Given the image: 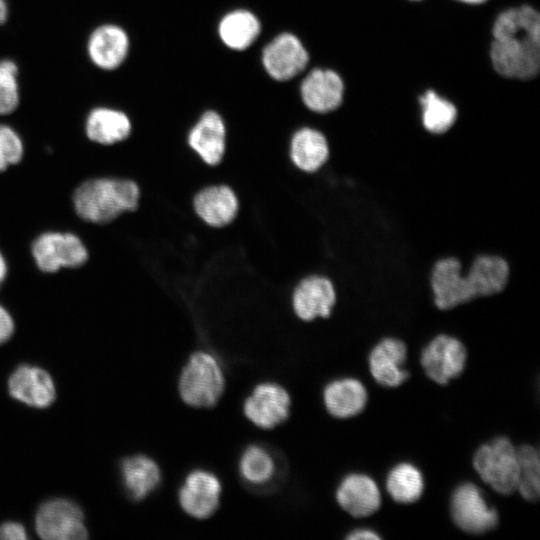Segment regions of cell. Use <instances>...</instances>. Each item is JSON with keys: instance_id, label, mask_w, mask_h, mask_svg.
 I'll use <instances>...</instances> for the list:
<instances>
[{"instance_id": "6da1fadb", "label": "cell", "mask_w": 540, "mask_h": 540, "mask_svg": "<svg viewBox=\"0 0 540 540\" xmlns=\"http://www.w3.org/2000/svg\"><path fill=\"white\" fill-rule=\"evenodd\" d=\"M490 60L509 79L529 80L540 68V15L530 5L508 8L492 26Z\"/></svg>"}, {"instance_id": "7a4b0ae2", "label": "cell", "mask_w": 540, "mask_h": 540, "mask_svg": "<svg viewBox=\"0 0 540 540\" xmlns=\"http://www.w3.org/2000/svg\"><path fill=\"white\" fill-rule=\"evenodd\" d=\"M140 191L132 180L98 178L83 182L75 190L73 204L84 220L104 224L138 207Z\"/></svg>"}, {"instance_id": "3957f363", "label": "cell", "mask_w": 540, "mask_h": 540, "mask_svg": "<svg viewBox=\"0 0 540 540\" xmlns=\"http://www.w3.org/2000/svg\"><path fill=\"white\" fill-rule=\"evenodd\" d=\"M225 379L217 359L204 351L190 356L179 378V394L189 406L207 408L215 405L224 391Z\"/></svg>"}, {"instance_id": "277c9868", "label": "cell", "mask_w": 540, "mask_h": 540, "mask_svg": "<svg viewBox=\"0 0 540 540\" xmlns=\"http://www.w3.org/2000/svg\"><path fill=\"white\" fill-rule=\"evenodd\" d=\"M473 466L480 478L496 492L509 495L517 490V450L506 437H497L478 448Z\"/></svg>"}, {"instance_id": "5b68a950", "label": "cell", "mask_w": 540, "mask_h": 540, "mask_svg": "<svg viewBox=\"0 0 540 540\" xmlns=\"http://www.w3.org/2000/svg\"><path fill=\"white\" fill-rule=\"evenodd\" d=\"M429 281L433 302L440 310L454 309L476 299L463 273L461 260L457 257L447 256L436 260Z\"/></svg>"}, {"instance_id": "8992f818", "label": "cell", "mask_w": 540, "mask_h": 540, "mask_svg": "<svg viewBox=\"0 0 540 540\" xmlns=\"http://www.w3.org/2000/svg\"><path fill=\"white\" fill-rule=\"evenodd\" d=\"M35 527L45 540H81L88 536L82 510L67 499H54L41 505Z\"/></svg>"}, {"instance_id": "52a82bcc", "label": "cell", "mask_w": 540, "mask_h": 540, "mask_svg": "<svg viewBox=\"0 0 540 540\" xmlns=\"http://www.w3.org/2000/svg\"><path fill=\"white\" fill-rule=\"evenodd\" d=\"M32 255L38 268L49 273L61 267H80L88 258L87 249L76 235L60 232H47L36 238Z\"/></svg>"}, {"instance_id": "ba28073f", "label": "cell", "mask_w": 540, "mask_h": 540, "mask_svg": "<svg viewBox=\"0 0 540 540\" xmlns=\"http://www.w3.org/2000/svg\"><path fill=\"white\" fill-rule=\"evenodd\" d=\"M450 508L454 523L467 533H485L498 523L497 511L473 483H463L454 490Z\"/></svg>"}, {"instance_id": "9c48e42d", "label": "cell", "mask_w": 540, "mask_h": 540, "mask_svg": "<svg viewBox=\"0 0 540 540\" xmlns=\"http://www.w3.org/2000/svg\"><path fill=\"white\" fill-rule=\"evenodd\" d=\"M466 358V348L459 339L439 334L422 350L421 364L430 379L446 385L462 373Z\"/></svg>"}, {"instance_id": "30bf717a", "label": "cell", "mask_w": 540, "mask_h": 540, "mask_svg": "<svg viewBox=\"0 0 540 540\" xmlns=\"http://www.w3.org/2000/svg\"><path fill=\"white\" fill-rule=\"evenodd\" d=\"M291 399L287 390L275 382L258 384L245 399L246 418L261 429H272L289 416Z\"/></svg>"}, {"instance_id": "8fae6325", "label": "cell", "mask_w": 540, "mask_h": 540, "mask_svg": "<svg viewBox=\"0 0 540 540\" xmlns=\"http://www.w3.org/2000/svg\"><path fill=\"white\" fill-rule=\"evenodd\" d=\"M221 483L216 475L206 470L190 472L178 493L183 511L196 519H206L218 509Z\"/></svg>"}, {"instance_id": "7c38bea8", "label": "cell", "mask_w": 540, "mask_h": 540, "mask_svg": "<svg viewBox=\"0 0 540 540\" xmlns=\"http://www.w3.org/2000/svg\"><path fill=\"white\" fill-rule=\"evenodd\" d=\"M309 55L302 42L291 33L275 37L263 50L262 62L275 80L286 81L305 69Z\"/></svg>"}, {"instance_id": "4fadbf2b", "label": "cell", "mask_w": 540, "mask_h": 540, "mask_svg": "<svg viewBox=\"0 0 540 540\" xmlns=\"http://www.w3.org/2000/svg\"><path fill=\"white\" fill-rule=\"evenodd\" d=\"M129 44V37L122 27L106 23L97 26L90 33L86 50L93 65L110 71L117 69L125 61Z\"/></svg>"}, {"instance_id": "5bb4252c", "label": "cell", "mask_w": 540, "mask_h": 540, "mask_svg": "<svg viewBox=\"0 0 540 540\" xmlns=\"http://www.w3.org/2000/svg\"><path fill=\"white\" fill-rule=\"evenodd\" d=\"M336 303V290L330 279L313 275L303 279L293 293V309L303 321L327 318Z\"/></svg>"}, {"instance_id": "9a60e30c", "label": "cell", "mask_w": 540, "mask_h": 540, "mask_svg": "<svg viewBox=\"0 0 540 540\" xmlns=\"http://www.w3.org/2000/svg\"><path fill=\"white\" fill-rule=\"evenodd\" d=\"M8 390L16 400L36 408L50 406L56 397L55 385L49 373L30 365H21L11 374Z\"/></svg>"}, {"instance_id": "2e32d148", "label": "cell", "mask_w": 540, "mask_h": 540, "mask_svg": "<svg viewBox=\"0 0 540 540\" xmlns=\"http://www.w3.org/2000/svg\"><path fill=\"white\" fill-rule=\"evenodd\" d=\"M344 96V82L331 69H314L301 84V97L307 108L317 113L337 109Z\"/></svg>"}, {"instance_id": "e0dca14e", "label": "cell", "mask_w": 540, "mask_h": 540, "mask_svg": "<svg viewBox=\"0 0 540 540\" xmlns=\"http://www.w3.org/2000/svg\"><path fill=\"white\" fill-rule=\"evenodd\" d=\"M407 356L405 343L397 338L386 337L380 340L369 355L371 375L382 386L397 387L408 378L403 368Z\"/></svg>"}, {"instance_id": "ac0fdd59", "label": "cell", "mask_w": 540, "mask_h": 540, "mask_svg": "<svg viewBox=\"0 0 540 540\" xmlns=\"http://www.w3.org/2000/svg\"><path fill=\"white\" fill-rule=\"evenodd\" d=\"M336 499L341 508L354 517H366L381 505V494L375 481L364 474H350L338 486Z\"/></svg>"}, {"instance_id": "d6986e66", "label": "cell", "mask_w": 540, "mask_h": 540, "mask_svg": "<svg viewBox=\"0 0 540 540\" xmlns=\"http://www.w3.org/2000/svg\"><path fill=\"white\" fill-rule=\"evenodd\" d=\"M508 261L495 254H480L474 258L466 273L476 298L502 293L510 279Z\"/></svg>"}, {"instance_id": "ffe728a7", "label": "cell", "mask_w": 540, "mask_h": 540, "mask_svg": "<svg viewBox=\"0 0 540 540\" xmlns=\"http://www.w3.org/2000/svg\"><path fill=\"white\" fill-rule=\"evenodd\" d=\"M225 139V125L221 116L207 111L191 129L188 143L206 164L217 165L224 155Z\"/></svg>"}, {"instance_id": "44dd1931", "label": "cell", "mask_w": 540, "mask_h": 540, "mask_svg": "<svg viewBox=\"0 0 540 540\" xmlns=\"http://www.w3.org/2000/svg\"><path fill=\"white\" fill-rule=\"evenodd\" d=\"M365 386L357 379L342 378L331 381L323 392L327 411L336 418H349L363 411L367 403Z\"/></svg>"}, {"instance_id": "7402d4cb", "label": "cell", "mask_w": 540, "mask_h": 540, "mask_svg": "<svg viewBox=\"0 0 540 540\" xmlns=\"http://www.w3.org/2000/svg\"><path fill=\"white\" fill-rule=\"evenodd\" d=\"M198 216L213 227H223L236 216L238 200L233 190L224 185L201 190L194 198Z\"/></svg>"}, {"instance_id": "603a6c76", "label": "cell", "mask_w": 540, "mask_h": 540, "mask_svg": "<svg viewBox=\"0 0 540 540\" xmlns=\"http://www.w3.org/2000/svg\"><path fill=\"white\" fill-rule=\"evenodd\" d=\"M131 121L122 111L110 107L92 109L85 122L87 137L96 143L111 145L126 139L131 133Z\"/></svg>"}, {"instance_id": "cb8c5ba5", "label": "cell", "mask_w": 540, "mask_h": 540, "mask_svg": "<svg viewBox=\"0 0 540 540\" xmlns=\"http://www.w3.org/2000/svg\"><path fill=\"white\" fill-rule=\"evenodd\" d=\"M125 490L134 500H143L159 485L161 472L157 463L144 455L126 458L121 464Z\"/></svg>"}, {"instance_id": "d4e9b609", "label": "cell", "mask_w": 540, "mask_h": 540, "mask_svg": "<svg viewBox=\"0 0 540 540\" xmlns=\"http://www.w3.org/2000/svg\"><path fill=\"white\" fill-rule=\"evenodd\" d=\"M329 154V144L320 131L305 127L294 134L290 155L293 163L302 171H317L326 163Z\"/></svg>"}, {"instance_id": "484cf974", "label": "cell", "mask_w": 540, "mask_h": 540, "mask_svg": "<svg viewBox=\"0 0 540 540\" xmlns=\"http://www.w3.org/2000/svg\"><path fill=\"white\" fill-rule=\"evenodd\" d=\"M421 122L424 129L434 135L448 132L455 124L458 110L449 99L428 89L419 97Z\"/></svg>"}, {"instance_id": "4316f807", "label": "cell", "mask_w": 540, "mask_h": 540, "mask_svg": "<svg viewBox=\"0 0 540 540\" xmlns=\"http://www.w3.org/2000/svg\"><path fill=\"white\" fill-rule=\"evenodd\" d=\"M218 30L222 42L227 47L244 50L258 37L260 23L253 13L236 10L222 18Z\"/></svg>"}, {"instance_id": "83f0119b", "label": "cell", "mask_w": 540, "mask_h": 540, "mask_svg": "<svg viewBox=\"0 0 540 540\" xmlns=\"http://www.w3.org/2000/svg\"><path fill=\"white\" fill-rule=\"evenodd\" d=\"M386 488L396 502L412 503L421 497L424 479L417 467L410 463H400L390 470Z\"/></svg>"}, {"instance_id": "f1b7e54d", "label": "cell", "mask_w": 540, "mask_h": 540, "mask_svg": "<svg viewBox=\"0 0 540 540\" xmlns=\"http://www.w3.org/2000/svg\"><path fill=\"white\" fill-rule=\"evenodd\" d=\"M275 468L271 454L258 445L247 447L239 460L241 477L252 485H263L269 482L274 476Z\"/></svg>"}, {"instance_id": "f546056e", "label": "cell", "mask_w": 540, "mask_h": 540, "mask_svg": "<svg viewBox=\"0 0 540 540\" xmlns=\"http://www.w3.org/2000/svg\"><path fill=\"white\" fill-rule=\"evenodd\" d=\"M519 478L517 490L527 501H537L540 493V460L538 450L522 445L517 450Z\"/></svg>"}, {"instance_id": "4dcf8cb0", "label": "cell", "mask_w": 540, "mask_h": 540, "mask_svg": "<svg viewBox=\"0 0 540 540\" xmlns=\"http://www.w3.org/2000/svg\"><path fill=\"white\" fill-rule=\"evenodd\" d=\"M19 70L15 61L0 60V115L14 112L20 103Z\"/></svg>"}, {"instance_id": "1f68e13d", "label": "cell", "mask_w": 540, "mask_h": 540, "mask_svg": "<svg viewBox=\"0 0 540 540\" xmlns=\"http://www.w3.org/2000/svg\"><path fill=\"white\" fill-rule=\"evenodd\" d=\"M23 155V143L18 133L10 126L0 124V171L18 163Z\"/></svg>"}, {"instance_id": "d6a6232c", "label": "cell", "mask_w": 540, "mask_h": 540, "mask_svg": "<svg viewBox=\"0 0 540 540\" xmlns=\"http://www.w3.org/2000/svg\"><path fill=\"white\" fill-rule=\"evenodd\" d=\"M27 538L26 530L17 522H5L0 525V539L24 540Z\"/></svg>"}, {"instance_id": "836d02e7", "label": "cell", "mask_w": 540, "mask_h": 540, "mask_svg": "<svg viewBox=\"0 0 540 540\" xmlns=\"http://www.w3.org/2000/svg\"><path fill=\"white\" fill-rule=\"evenodd\" d=\"M14 323L7 310L0 305V344L7 341L13 334Z\"/></svg>"}, {"instance_id": "e575fe53", "label": "cell", "mask_w": 540, "mask_h": 540, "mask_svg": "<svg viewBox=\"0 0 540 540\" xmlns=\"http://www.w3.org/2000/svg\"><path fill=\"white\" fill-rule=\"evenodd\" d=\"M380 538L376 532L366 528L356 529L347 536L349 540H376Z\"/></svg>"}, {"instance_id": "d590c367", "label": "cell", "mask_w": 540, "mask_h": 540, "mask_svg": "<svg viewBox=\"0 0 540 540\" xmlns=\"http://www.w3.org/2000/svg\"><path fill=\"white\" fill-rule=\"evenodd\" d=\"M9 15V7L7 0H0V26L3 25Z\"/></svg>"}, {"instance_id": "8d00e7d4", "label": "cell", "mask_w": 540, "mask_h": 540, "mask_svg": "<svg viewBox=\"0 0 540 540\" xmlns=\"http://www.w3.org/2000/svg\"><path fill=\"white\" fill-rule=\"evenodd\" d=\"M7 273V265L4 257L0 253V286L3 283Z\"/></svg>"}, {"instance_id": "74e56055", "label": "cell", "mask_w": 540, "mask_h": 540, "mask_svg": "<svg viewBox=\"0 0 540 540\" xmlns=\"http://www.w3.org/2000/svg\"><path fill=\"white\" fill-rule=\"evenodd\" d=\"M456 1L465 3V4H470V5H479V4L485 3L488 0H456Z\"/></svg>"}, {"instance_id": "f35d334b", "label": "cell", "mask_w": 540, "mask_h": 540, "mask_svg": "<svg viewBox=\"0 0 540 540\" xmlns=\"http://www.w3.org/2000/svg\"><path fill=\"white\" fill-rule=\"evenodd\" d=\"M412 1H419V0H412Z\"/></svg>"}]
</instances>
